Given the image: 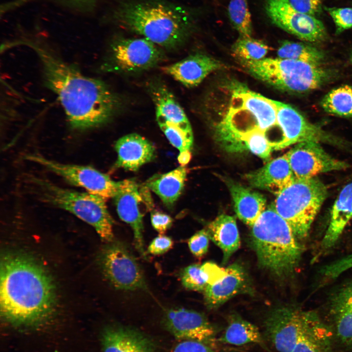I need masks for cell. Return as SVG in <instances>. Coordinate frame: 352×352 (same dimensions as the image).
Listing matches in <instances>:
<instances>
[{
  "instance_id": "1",
  "label": "cell",
  "mask_w": 352,
  "mask_h": 352,
  "mask_svg": "<svg viewBox=\"0 0 352 352\" xmlns=\"http://www.w3.org/2000/svg\"><path fill=\"white\" fill-rule=\"evenodd\" d=\"M17 43L30 47L38 56L45 85L57 95L71 128L83 131L97 127L116 113L119 99L104 82L83 74L43 44Z\"/></svg>"
},
{
  "instance_id": "2",
  "label": "cell",
  "mask_w": 352,
  "mask_h": 352,
  "mask_svg": "<svg viewBox=\"0 0 352 352\" xmlns=\"http://www.w3.org/2000/svg\"><path fill=\"white\" fill-rule=\"evenodd\" d=\"M55 302V287L35 260L8 253L0 264V306L3 318L16 326H35L46 321Z\"/></svg>"
},
{
  "instance_id": "3",
  "label": "cell",
  "mask_w": 352,
  "mask_h": 352,
  "mask_svg": "<svg viewBox=\"0 0 352 352\" xmlns=\"http://www.w3.org/2000/svg\"><path fill=\"white\" fill-rule=\"evenodd\" d=\"M121 27L167 49L184 44L196 15L184 6L163 0H134L120 4L113 14Z\"/></svg>"
},
{
  "instance_id": "4",
  "label": "cell",
  "mask_w": 352,
  "mask_h": 352,
  "mask_svg": "<svg viewBox=\"0 0 352 352\" xmlns=\"http://www.w3.org/2000/svg\"><path fill=\"white\" fill-rule=\"evenodd\" d=\"M278 127L274 100L239 85L233 88L228 110L216 127V137L226 151L240 152L242 136L256 130L266 136Z\"/></svg>"
},
{
  "instance_id": "5",
  "label": "cell",
  "mask_w": 352,
  "mask_h": 352,
  "mask_svg": "<svg viewBox=\"0 0 352 352\" xmlns=\"http://www.w3.org/2000/svg\"><path fill=\"white\" fill-rule=\"evenodd\" d=\"M251 240L260 264L276 276L288 277L298 266L303 246L272 206L252 226Z\"/></svg>"
},
{
  "instance_id": "6",
  "label": "cell",
  "mask_w": 352,
  "mask_h": 352,
  "mask_svg": "<svg viewBox=\"0 0 352 352\" xmlns=\"http://www.w3.org/2000/svg\"><path fill=\"white\" fill-rule=\"evenodd\" d=\"M328 194L326 186L316 176L296 178L277 196L272 206L301 241L308 236Z\"/></svg>"
},
{
  "instance_id": "7",
  "label": "cell",
  "mask_w": 352,
  "mask_h": 352,
  "mask_svg": "<svg viewBox=\"0 0 352 352\" xmlns=\"http://www.w3.org/2000/svg\"><path fill=\"white\" fill-rule=\"evenodd\" d=\"M256 78L286 91L303 93L317 89L328 79V72L320 66L282 58L258 61L241 60Z\"/></svg>"
},
{
  "instance_id": "8",
  "label": "cell",
  "mask_w": 352,
  "mask_h": 352,
  "mask_svg": "<svg viewBox=\"0 0 352 352\" xmlns=\"http://www.w3.org/2000/svg\"><path fill=\"white\" fill-rule=\"evenodd\" d=\"M32 180L44 201L70 212L92 226L102 240L108 242L113 241V222L105 198L62 188L41 178Z\"/></svg>"
},
{
  "instance_id": "9",
  "label": "cell",
  "mask_w": 352,
  "mask_h": 352,
  "mask_svg": "<svg viewBox=\"0 0 352 352\" xmlns=\"http://www.w3.org/2000/svg\"><path fill=\"white\" fill-rule=\"evenodd\" d=\"M164 59L160 47L144 38L121 39L111 44L102 67L109 72H138L153 68Z\"/></svg>"
},
{
  "instance_id": "10",
  "label": "cell",
  "mask_w": 352,
  "mask_h": 352,
  "mask_svg": "<svg viewBox=\"0 0 352 352\" xmlns=\"http://www.w3.org/2000/svg\"><path fill=\"white\" fill-rule=\"evenodd\" d=\"M100 263L105 276L116 288L148 290L143 271L124 243L110 242L102 251Z\"/></svg>"
},
{
  "instance_id": "11",
  "label": "cell",
  "mask_w": 352,
  "mask_h": 352,
  "mask_svg": "<svg viewBox=\"0 0 352 352\" xmlns=\"http://www.w3.org/2000/svg\"><path fill=\"white\" fill-rule=\"evenodd\" d=\"M25 157L27 160L43 166L69 183L106 199L113 198L120 185L121 181H115L109 176L91 166L62 163L37 154H27Z\"/></svg>"
},
{
  "instance_id": "12",
  "label": "cell",
  "mask_w": 352,
  "mask_h": 352,
  "mask_svg": "<svg viewBox=\"0 0 352 352\" xmlns=\"http://www.w3.org/2000/svg\"><path fill=\"white\" fill-rule=\"evenodd\" d=\"M144 185L141 187L133 179L121 181L119 188L113 198L118 216L132 227L134 234L135 246L143 258L147 259L143 236L144 206L149 210L152 208L153 202Z\"/></svg>"
},
{
  "instance_id": "13",
  "label": "cell",
  "mask_w": 352,
  "mask_h": 352,
  "mask_svg": "<svg viewBox=\"0 0 352 352\" xmlns=\"http://www.w3.org/2000/svg\"><path fill=\"white\" fill-rule=\"evenodd\" d=\"M277 121L283 136L282 149L305 141L325 143L346 147L349 142L324 131L308 121L291 106L274 100Z\"/></svg>"
},
{
  "instance_id": "14",
  "label": "cell",
  "mask_w": 352,
  "mask_h": 352,
  "mask_svg": "<svg viewBox=\"0 0 352 352\" xmlns=\"http://www.w3.org/2000/svg\"><path fill=\"white\" fill-rule=\"evenodd\" d=\"M313 313L288 306L273 309L264 322L266 337L279 352H291Z\"/></svg>"
},
{
  "instance_id": "15",
  "label": "cell",
  "mask_w": 352,
  "mask_h": 352,
  "mask_svg": "<svg viewBox=\"0 0 352 352\" xmlns=\"http://www.w3.org/2000/svg\"><path fill=\"white\" fill-rule=\"evenodd\" d=\"M264 9L273 24L302 40L318 42L326 37L320 20L297 10L288 0H265Z\"/></svg>"
},
{
  "instance_id": "16",
  "label": "cell",
  "mask_w": 352,
  "mask_h": 352,
  "mask_svg": "<svg viewBox=\"0 0 352 352\" xmlns=\"http://www.w3.org/2000/svg\"><path fill=\"white\" fill-rule=\"evenodd\" d=\"M164 329L179 341H195L211 347L215 344L216 328L203 313L185 308H172L164 313Z\"/></svg>"
},
{
  "instance_id": "17",
  "label": "cell",
  "mask_w": 352,
  "mask_h": 352,
  "mask_svg": "<svg viewBox=\"0 0 352 352\" xmlns=\"http://www.w3.org/2000/svg\"><path fill=\"white\" fill-rule=\"evenodd\" d=\"M287 153L291 168L297 179L309 178L319 174L349 167L347 162L331 156L324 150L320 143L317 142L299 143Z\"/></svg>"
},
{
  "instance_id": "18",
  "label": "cell",
  "mask_w": 352,
  "mask_h": 352,
  "mask_svg": "<svg viewBox=\"0 0 352 352\" xmlns=\"http://www.w3.org/2000/svg\"><path fill=\"white\" fill-rule=\"evenodd\" d=\"M103 352H159L156 341L148 334L132 326L113 324L101 334Z\"/></svg>"
},
{
  "instance_id": "19",
  "label": "cell",
  "mask_w": 352,
  "mask_h": 352,
  "mask_svg": "<svg viewBox=\"0 0 352 352\" xmlns=\"http://www.w3.org/2000/svg\"><path fill=\"white\" fill-rule=\"evenodd\" d=\"M245 177L252 187L267 190L276 196L296 179L287 152L246 174Z\"/></svg>"
},
{
  "instance_id": "20",
  "label": "cell",
  "mask_w": 352,
  "mask_h": 352,
  "mask_svg": "<svg viewBox=\"0 0 352 352\" xmlns=\"http://www.w3.org/2000/svg\"><path fill=\"white\" fill-rule=\"evenodd\" d=\"M222 66L223 65L215 59L198 53L164 66L162 69L184 86L193 87L199 85L210 73Z\"/></svg>"
},
{
  "instance_id": "21",
  "label": "cell",
  "mask_w": 352,
  "mask_h": 352,
  "mask_svg": "<svg viewBox=\"0 0 352 352\" xmlns=\"http://www.w3.org/2000/svg\"><path fill=\"white\" fill-rule=\"evenodd\" d=\"M246 274L237 263L225 268L224 275L215 283L208 285L204 291L205 303L209 309H215L231 298L247 289Z\"/></svg>"
},
{
  "instance_id": "22",
  "label": "cell",
  "mask_w": 352,
  "mask_h": 352,
  "mask_svg": "<svg viewBox=\"0 0 352 352\" xmlns=\"http://www.w3.org/2000/svg\"><path fill=\"white\" fill-rule=\"evenodd\" d=\"M117 159L116 167L136 171L143 165L152 161L155 149L149 141L137 133H131L119 138L115 143Z\"/></svg>"
},
{
  "instance_id": "23",
  "label": "cell",
  "mask_w": 352,
  "mask_h": 352,
  "mask_svg": "<svg viewBox=\"0 0 352 352\" xmlns=\"http://www.w3.org/2000/svg\"><path fill=\"white\" fill-rule=\"evenodd\" d=\"M151 94L154 102L157 121L167 122L181 130L193 139L190 122L176 97L163 84L153 85Z\"/></svg>"
},
{
  "instance_id": "24",
  "label": "cell",
  "mask_w": 352,
  "mask_h": 352,
  "mask_svg": "<svg viewBox=\"0 0 352 352\" xmlns=\"http://www.w3.org/2000/svg\"><path fill=\"white\" fill-rule=\"evenodd\" d=\"M227 184L238 217L252 226L265 209V198L262 194L232 180H227Z\"/></svg>"
},
{
  "instance_id": "25",
  "label": "cell",
  "mask_w": 352,
  "mask_h": 352,
  "mask_svg": "<svg viewBox=\"0 0 352 352\" xmlns=\"http://www.w3.org/2000/svg\"><path fill=\"white\" fill-rule=\"evenodd\" d=\"M352 218V181L345 185L336 199L331 211L330 220L321 242L324 250L332 248Z\"/></svg>"
},
{
  "instance_id": "26",
  "label": "cell",
  "mask_w": 352,
  "mask_h": 352,
  "mask_svg": "<svg viewBox=\"0 0 352 352\" xmlns=\"http://www.w3.org/2000/svg\"><path fill=\"white\" fill-rule=\"evenodd\" d=\"M332 333L314 312L291 352H332Z\"/></svg>"
},
{
  "instance_id": "27",
  "label": "cell",
  "mask_w": 352,
  "mask_h": 352,
  "mask_svg": "<svg viewBox=\"0 0 352 352\" xmlns=\"http://www.w3.org/2000/svg\"><path fill=\"white\" fill-rule=\"evenodd\" d=\"M210 239L222 251L225 264L240 246V237L236 219L221 214L211 222L206 229Z\"/></svg>"
},
{
  "instance_id": "28",
  "label": "cell",
  "mask_w": 352,
  "mask_h": 352,
  "mask_svg": "<svg viewBox=\"0 0 352 352\" xmlns=\"http://www.w3.org/2000/svg\"><path fill=\"white\" fill-rule=\"evenodd\" d=\"M187 174L186 168L181 166L167 173L153 176L144 185L156 194L166 206L171 207L182 192Z\"/></svg>"
},
{
  "instance_id": "29",
  "label": "cell",
  "mask_w": 352,
  "mask_h": 352,
  "mask_svg": "<svg viewBox=\"0 0 352 352\" xmlns=\"http://www.w3.org/2000/svg\"><path fill=\"white\" fill-rule=\"evenodd\" d=\"M218 340L236 346L255 343L269 352L258 327L237 314L230 316L228 326Z\"/></svg>"
},
{
  "instance_id": "30",
  "label": "cell",
  "mask_w": 352,
  "mask_h": 352,
  "mask_svg": "<svg viewBox=\"0 0 352 352\" xmlns=\"http://www.w3.org/2000/svg\"><path fill=\"white\" fill-rule=\"evenodd\" d=\"M331 309L338 338L345 345L352 347V297L340 291Z\"/></svg>"
},
{
  "instance_id": "31",
  "label": "cell",
  "mask_w": 352,
  "mask_h": 352,
  "mask_svg": "<svg viewBox=\"0 0 352 352\" xmlns=\"http://www.w3.org/2000/svg\"><path fill=\"white\" fill-rule=\"evenodd\" d=\"M321 106L332 115L352 117V86L344 85L331 89L322 99Z\"/></svg>"
},
{
  "instance_id": "32",
  "label": "cell",
  "mask_w": 352,
  "mask_h": 352,
  "mask_svg": "<svg viewBox=\"0 0 352 352\" xmlns=\"http://www.w3.org/2000/svg\"><path fill=\"white\" fill-rule=\"evenodd\" d=\"M279 58L302 61L320 66L324 54L316 48L301 42L283 41L277 50Z\"/></svg>"
},
{
  "instance_id": "33",
  "label": "cell",
  "mask_w": 352,
  "mask_h": 352,
  "mask_svg": "<svg viewBox=\"0 0 352 352\" xmlns=\"http://www.w3.org/2000/svg\"><path fill=\"white\" fill-rule=\"evenodd\" d=\"M227 11L231 24L241 36L251 37L252 23L247 0H230Z\"/></svg>"
},
{
  "instance_id": "34",
  "label": "cell",
  "mask_w": 352,
  "mask_h": 352,
  "mask_svg": "<svg viewBox=\"0 0 352 352\" xmlns=\"http://www.w3.org/2000/svg\"><path fill=\"white\" fill-rule=\"evenodd\" d=\"M269 48L262 41L241 36L232 46L235 56L240 60L258 61L264 58Z\"/></svg>"
},
{
  "instance_id": "35",
  "label": "cell",
  "mask_w": 352,
  "mask_h": 352,
  "mask_svg": "<svg viewBox=\"0 0 352 352\" xmlns=\"http://www.w3.org/2000/svg\"><path fill=\"white\" fill-rule=\"evenodd\" d=\"M242 152L248 150L251 153L264 159H268L272 147L267 140L264 132L259 130L251 132L241 139Z\"/></svg>"
},
{
  "instance_id": "36",
  "label": "cell",
  "mask_w": 352,
  "mask_h": 352,
  "mask_svg": "<svg viewBox=\"0 0 352 352\" xmlns=\"http://www.w3.org/2000/svg\"><path fill=\"white\" fill-rule=\"evenodd\" d=\"M180 280L185 288L196 291H204L208 285L207 277L198 264L185 267L181 272Z\"/></svg>"
},
{
  "instance_id": "37",
  "label": "cell",
  "mask_w": 352,
  "mask_h": 352,
  "mask_svg": "<svg viewBox=\"0 0 352 352\" xmlns=\"http://www.w3.org/2000/svg\"><path fill=\"white\" fill-rule=\"evenodd\" d=\"M157 122L171 144L177 148L179 152L190 151L193 139L188 137L177 127L167 122Z\"/></svg>"
},
{
  "instance_id": "38",
  "label": "cell",
  "mask_w": 352,
  "mask_h": 352,
  "mask_svg": "<svg viewBox=\"0 0 352 352\" xmlns=\"http://www.w3.org/2000/svg\"><path fill=\"white\" fill-rule=\"evenodd\" d=\"M351 268H352V254L324 266L321 269V274L324 278L328 280H332Z\"/></svg>"
},
{
  "instance_id": "39",
  "label": "cell",
  "mask_w": 352,
  "mask_h": 352,
  "mask_svg": "<svg viewBox=\"0 0 352 352\" xmlns=\"http://www.w3.org/2000/svg\"><path fill=\"white\" fill-rule=\"evenodd\" d=\"M327 11L335 24L337 32L352 27V8L329 7Z\"/></svg>"
},
{
  "instance_id": "40",
  "label": "cell",
  "mask_w": 352,
  "mask_h": 352,
  "mask_svg": "<svg viewBox=\"0 0 352 352\" xmlns=\"http://www.w3.org/2000/svg\"><path fill=\"white\" fill-rule=\"evenodd\" d=\"M209 236L206 229H202L193 235L188 240L189 249L193 255L201 258L207 252Z\"/></svg>"
},
{
  "instance_id": "41",
  "label": "cell",
  "mask_w": 352,
  "mask_h": 352,
  "mask_svg": "<svg viewBox=\"0 0 352 352\" xmlns=\"http://www.w3.org/2000/svg\"><path fill=\"white\" fill-rule=\"evenodd\" d=\"M297 10L314 17L321 11L322 0H288Z\"/></svg>"
},
{
  "instance_id": "42",
  "label": "cell",
  "mask_w": 352,
  "mask_h": 352,
  "mask_svg": "<svg viewBox=\"0 0 352 352\" xmlns=\"http://www.w3.org/2000/svg\"><path fill=\"white\" fill-rule=\"evenodd\" d=\"M174 242L171 238L160 234L151 242L147 248V252L152 255H158L165 253L171 249Z\"/></svg>"
},
{
  "instance_id": "43",
  "label": "cell",
  "mask_w": 352,
  "mask_h": 352,
  "mask_svg": "<svg viewBox=\"0 0 352 352\" xmlns=\"http://www.w3.org/2000/svg\"><path fill=\"white\" fill-rule=\"evenodd\" d=\"M170 352H216L213 349L201 342L183 340L179 341Z\"/></svg>"
},
{
  "instance_id": "44",
  "label": "cell",
  "mask_w": 352,
  "mask_h": 352,
  "mask_svg": "<svg viewBox=\"0 0 352 352\" xmlns=\"http://www.w3.org/2000/svg\"><path fill=\"white\" fill-rule=\"evenodd\" d=\"M151 220L154 228L160 234L164 233L173 223V219L170 216L157 211L152 212Z\"/></svg>"
},
{
  "instance_id": "45",
  "label": "cell",
  "mask_w": 352,
  "mask_h": 352,
  "mask_svg": "<svg viewBox=\"0 0 352 352\" xmlns=\"http://www.w3.org/2000/svg\"><path fill=\"white\" fill-rule=\"evenodd\" d=\"M32 0H21L25 4ZM71 8L77 10H90L93 7L99 0H54Z\"/></svg>"
},
{
  "instance_id": "46",
  "label": "cell",
  "mask_w": 352,
  "mask_h": 352,
  "mask_svg": "<svg viewBox=\"0 0 352 352\" xmlns=\"http://www.w3.org/2000/svg\"><path fill=\"white\" fill-rule=\"evenodd\" d=\"M201 267L207 277L208 285L217 281L225 274V268H221L212 263H205L201 265Z\"/></svg>"
},
{
  "instance_id": "47",
  "label": "cell",
  "mask_w": 352,
  "mask_h": 352,
  "mask_svg": "<svg viewBox=\"0 0 352 352\" xmlns=\"http://www.w3.org/2000/svg\"><path fill=\"white\" fill-rule=\"evenodd\" d=\"M191 154L190 151L180 152L178 156V160L181 166H184L190 160Z\"/></svg>"
},
{
  "instance_id": "48",
  "label": "cell",
  "mask_w": 352,
  "mask_h": 352,
  "mask_svg": "<svg viewBox=\"0 0 352 352\" xmlns=\"http://www.w3.org/2000/svg\"><path fill=\"white\" fill-rule=\"evenodd\" d=\"M340 291L344 294L352 297V282L349 283L348 285Z\"/></svg>"
},
{
  "instance_id": "49",
  "label": "cell",
  "mask_w": 352,
  "mask_h": 352,
  "mask_svg": "<svg viewBox=\"0 0 352 352\" xmlns=\"http://www.w3.org/2000/svg\"><path fill=\"white\" fill-rule=\"evenodd\" d=\"M350 61L351 64H352V52L351 53L350 57Z\"/></svg>"
}]
</instances>
